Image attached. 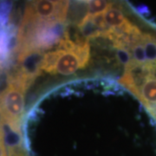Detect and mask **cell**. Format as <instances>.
<instances>
[{
    "instance_id": "cell-8",
    "label": "cell",
    "mask_w": 156,
    "mask_h": 156,
    "mask_svg": "<svg viewBox=\"0 0 156 156\" xmlns=\"http://www.w3.org/2000/svg\"><path fill=\"white\" fill-rule=\"evenodd\" d=\"M141 43L144 46L146 57L148 63L156 62V37L148 33H143Z\"/></svg>"
},
{
    "instance_id": "cell-9",
    "label": "cell",
    "mask_w": 156,
    "mask_h": 156,
    "mask_svg": "<svg viewBox=\"0 0 156 156\" xmlns=\"http://www.w3.org/2000/svg\"><path fill=\"white\" fill-rule=\"evenodd\" d=\"M113 4L110 1L104 0H92L88 2V14L90 16H95L97 14L104 13L108 10Z\"/></svg>"
},
{
    "instance_id": "cell-3",
    "label": "cell",
    "mask_w": 156,
    "mask_h": 156,
    "mask_svg": "<svg viewBox=\"0 0 156 156\" xmlns=\"http://www.w3.org/2000/svg\"><path fill=\"white\" fill-rule=\"evenodd\" d=\"M80 69V61L75 52H63L56 65V72L62 76H70Z\"/></svg>"
},
{
    "instance_id": "cell-13",
    "label": "cell",
    "mask_w": 156,
    "mask_h": 156,
    "mask_svg": "<svg viewBox=\"0 0 156 156\" xmlns=\"http://www.w3.org/2000/svg\"><path fill=\"white\" fill-rule=\"evenodd\" d=\"M92 20H93V22L95 23L96 27L99 29L101 35L108 32L111 29L107 23L104 13H101V14H97V15H95V16H92Z\"/></svg>"
},
{
    "instance_id": "cell-11",
    "label": "cell",
    "mask_w": 156,
    "mask_h": 156,
    "mask_svg": "<svg viewBox=\"0 0 156 156\" xmlns=\"http://www.w3.org/2000/svg\"><path fill=\"white\" fill-rule=\"evenodd\" d=\"M80 61V69H84L88 66L90 59V44H87L84 46H77L75 51Z\"/></svg>"
},
{
    "instance_id": "cell-7",
    "label": "cell",
    "mask_w": 156,
    "mask_h": 156,
    "mask_svg": "<svg viewBox=\"0 0 156 156\" xmlns=\"http://www.w3.org/2000/svg\"><path fill=\"white\" fill-rule=\"evenodd\" d=\"M62 53L63 51L56 50L54 51L47 52L46 54H44V59L42 62V66H41L42 71L50 73V74H56L57 62Z\"/></svg>"
},
{
    "instance_id": "cell-6",
    "label": "cell",
    "mask_w": 156,
    "mask_h": 156,
    "mask_svg": "<svg viewBox=\"0 0 156 156\" xmlns=\"http://www.w3.org/2000/svg\"><path fill=\"white\" fill-rule=\"evenodd\" d=\"M104 16L107 23L110 28H119L128 20V18L124 17L122 11L114 5L104 12Z\"/></svg>"
},
{
    "instance_id": "cell-5",
    "label": "cell",
    "mask_w": 156,
    "mask_h": 156,
    "mask_svg": "<svg viewBox=\"0 0 156 156\" xmlns=\"http://www.w3.org/2000/svg\"><path fill=\"white\" fill-rule=\"evenodd\" d=\"M140 101L144 106L156 104V80L149 78L140 90Z\"/></svg>"
},
{
    "instance_id": "cell-2",
    "label": "cell",
    "mask_w": 156,
    "mask_h": 156,
    "mask_svg": "<svg viewBox=\"0 0 156 156\" xmlns=\"http://www.w3.org/2000/svg\"><path fill=\"white\" fill-rule=\"evenodd\" d=\"M150 78V64H139L133 62L125 69L123 76L120 78L119 83L134 94L140 100V90L147 81Z\"/></svg>"
},
{
    "instance_id": "cell-16",
    "label": "cell",
    "mask_w": 156,
    "mask_h": 156,
    "mask_svg": "<svg viewBox=\"0 0 156 156\" xmlns=\"http://www.w3.org/2000/svg\"><path fill=\"white\" fill-rule=\"evenodd\" d=\"M0 156H8V152H7L5 139H4V131L2 128V122H0Z\"/></svg>"
},
{
    "instance_id": "cell-10",
    "label": "cell",
    "mask_w": 156,
    "mask_h": 156,
    "mask_svg": "<svg viewBox=\"0 0 156 156\" xmlns=\"http://www.w3.org/2000/svg\"><path fill=\"white\" fill-rule=\"evenodd\" d=\"M130 52L132 54V57L134 62L139 64H146L147 63V60L146 57L145 49L141 42L137 43L130 48Z\"/></svg>"
},
{
    "instance_id": "cell-1",
    "label": "cell",
    "mask_w": 156,
    "mask_h": 156,
    "mask_svg": "<svg viewBox=\"0 0 156 156\" xmlns=\"http://www.w3.org/2000/svg\"><path fill=\"white\" fill-rule=\"evenodd\" d=\"M24 91L11 84L0 95V114L2 122L20 123L24 113Z\"/></svg>"
},
{
    "instance_id": "cell-17",
    "label": "cell",
    "mask_w": 156,
    "mask_h": 156,
    "mask_svg": "<svg viewBox=\"0 0 156 156\" xmlns=\"http://www.w3.org/2000/svg\"><path fill=\"white\" fill-rule=\"evenodd\" d=\"M150 64V77L154 80H156V62L149 63Z\"/></svg>"
},
{
    "instance_id": "cell-12",
    "label": "cell",
    "mask_w": 156,
    "mask_h": 156,
    "mask_svg": "<svg viewBox=\"0 0 156 156\" xmlns=\"http://www.w3.org/2000/svg\"><path fill=\"white\" fill-rule=\"evenodd\" d=\"M116 56L117 59L121 62V64H122L123 66L125 67V69L128 68V66H130L134 62L130 50L128 49H126V48L117 49Z\"/></svg>"
},
{
    "instance_id": "cell-15",
    "label": "cell",
    "mask_w": 156,
    "mask_h": 156,
    "mask_svg": "<svg viewBox=\"0 0 156 156\" xmlns=\"http://www.w3.org/2000/svg\"><path fill=\"white\" fill-rule=\"evenodd\" d=\"M11 9V5L7 3L0 4V30H4V27L7 23L8 16Z\"/></svg>"
},
{
    "instance_id": "cell-14",
    "label": "cell",
    "mask_w": 156,
    "mask_h": 156,
    "mask_svg": "<svg viewBox=\"0 0 156 156\" xmlns=\"http://www.w3.org/2000/svg\"><path fill=\"white\" fill-rule=\"evenodd\" d=\"M76 48H77V45L74 42L64 37L60 39V41L56 45V50H61L63 52H75L76 50Z\"/></svg>"
},
{
    "instance_id": "cell-4",
    "label": "cell",
    "mask_w": 156,
    "mask_h": 156,
    "mask_svg": "<svg viewBox=\"0 0 156 156\" xmlns=\"http://www.w3.org/2000/svg\"><path fill=\"white\" fill-rule=\"evenodd\" d=\"M77 26L81 33L89 41L90 39H96L101 37V33L99 29L96 27L95 23L92 20V16L89 14H87L86 17L78 23Z\"/></svg>"
}]
</instances>
